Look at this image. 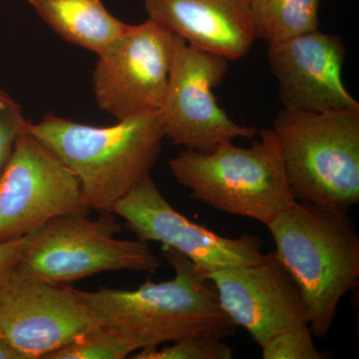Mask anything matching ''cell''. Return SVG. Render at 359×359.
<instances>
[{"label":"cell","mask_w":359,"mask_h":359,"mask_svg":"<svg viewBox=\"0 0 359 359\" xmlns=\"http://www.w3.org/2000/svg\"><path fill=\"white\" fill-rule=\"evenodd\" d=\"M28 131L76 175L85 205L99 212L113 208L150 176L165 134L158 111L138 113L113 126L95 127L47 114Z\"/></svg>","instance_id":"cell-1"},{"label":"cell","mask_w":359,"mask_h":359,"mask_svg":"<svg viewBox=\"0 0 359 359\" xmlns=\"http://www.w3.org/2000/svg\"><path fill=\"white\" fill-rule=\"evenodd\" d=\"M162 259L173 266L172 280H147L136 290L102 287L80 294L102 325L133 337L141 349L192 335L233 337L238 327L224 313L203 271L169 247H163Z\"/></svg>","instance_id":"cell-2"},{"label":"cell","mask_w":359,"mask_h":359,"mask_svg":"<svg viewBox=\"0 0 359 359\" xmlns=\"http://www.w3.org/2000/svg\"><path fill=\"white\" fill-rule=\"evenodd\" d=\"M276 255L302 297L313 337L330 332L359 280V235L346 212L297 201L266 226Z\"/></svg>","instance_id":"cell-3"},{"label":"cell","mask_w":359,"mask_h":359,"mask_svg":"<svg viewBox=\"0 0 359 359\" xmlns=\"http://www.w3.org/2000/svg\"><path fill=\"white\" fill-rule=\"evenodd\" d=\"M257 134L249 147L230 141L208 151L184 149L170 159V172L191 199L266 226L297 200L275 132Z\"/></svg>","instance_id":"cell-4"},{"label":"cell","mask_w":359,"mask_h":359,"mask_svg":"<svg viewBox=\"0 0 359 359\" xmlns=\"http://www.w3.org/2000/svg\"><path fill=\"white\" fill-rule=\"evenodd\" d=\"M275 132L297 201L340 212L359 203V107L278 111Z\"/></svg>","instance_id":"cell-5"},{"label":"cell","mask_w":359,"mask_h":359,"mask_svg":"<svg viewBox=\"0 0 359 359\" xmlns=\"http://www.w3.org/2000/svg\"><path fill=\"white\" fill-rule=\"evenodd\" d=\"M57 217L27 236L18 268L42 280L68 285L81 278L110 271L155 273L162 257L148 242L116 238L121 224L114 212Z\"/></svg>","instance_id":"cell-6"},{"label":"cell","mask_w":359,"mask_h":359,"mask_svg":"<svg viewBox=\"0 0 359 359\" xmlns=\"http://www.w3.org/2000/svg\"><path fill=\"white\" fill-rule=\"evenodd\" d=\"M229 67L228 59L194 48L174 35L166 93L158 111L165 138L188 150L208 151L224 142L257 136L256 127L238 124L217 102L214 89Z\"/></svg>","instance_id":"cell-7"},{"label":"cell","mask_w":359,"mask_h":359,"mask_svg":"<svg viewBox=\"0 0 359 359\" xmlns=\"http://www.w3.org/2000/svg\"><path fill=\"white\" fill-rule=\"evenodd\" d=\"M89 211L76 175L27 126L0 175V243L27 237L57 217Z\"/></svg>","instance_id":"cell-8"},{"label":"cell","mask_w":359,"mask_h":359,"mask_svg":"<svg viewBox=\"0 0 359 359\" xmlns=\"http://www.w3.org/2000/svg\"><path fill=\"white\" fill-rule=\"evenodd\" d=\"M102 323L79 290L28 275L0 276V334L26 359L45 358Z\"/></svg>","instance_id":"cell-9"},{"label":"cell","mask_w":359,"mask_h":359,"mask_svg":"<svg viewBox=\"0 0 359 359\" xmlns=\"http://www.w3.org/2000/svg\"><path fill=\"white\" fill-rule=\"evenodd\" d=\"M174 35L154 21L125 25L99 53L93 87L99 107L117 121L159 111L166 93Z\"/></svg>","instance_id":"cell-10"},{"label":"cell","mask_w":359,"mask_h":359,"mask_svg":"<svg viewBox=\"0 0 359 359\" xmlns=\"http://www.w3.org/2000/svg\"><path fill=\"white\" fill-rule=\"evenodd\" d=\"M112 212L125 219L137 238L177 250L204 275L261 263L266 257L264 242L257 236L224 237L187 218L168 202L151 175L122 198Z\"/></svg>","instance_id":"cell-11"},{"label":"cell","mask_w":359,"mask_h":359,"mask_svg":"<svg viewBox=\"0 0 359 359\" xmlns=\"http://www.w3.org/2000/svg\"><path fill=\"white\" fill-rule=\"evenodd\" d=\"M224 313L262 346L285 330L309 325L301 292L275 252L261 263L205 273Z\"/></svg>","instance_id":"cell-12"},{"label":"cell","mask_w":359,"mask_h":359,"mask_svg":"<svg viewBox=\"0 0 359 359\" xmlns=\"http://www.w3.org/2000/svg\"><path fill=\"white\" fill-rule=\"evenodd\" d=\"M268 58L285 109L320 113L359 107L342 79L346 47L339 35L318 29L269 44Z\"/></svg>","instance_id":"cell-13"},{"label":"cell","mask_w":359,"mask_h":359,"mask_svg":"<svg viewBox=\"0 0 359 359\" xmlns=\"http://www.w3.org/2000/svg\"><path fill=\"white\" fill-rule=\"evenodd\" d=\"M149 20L199 50L228 60L256 41L249 0H144Z\"/></svg>","instance_id":"cell-14"},{"label":"cell","mask_w":359,"mask_h":359,"mask_svg":"<svg viewBox=\"0 0 359 359\" xmlns=\"http://www.w3.org/2000/svg\"><path fill=\"white\" fill-rule=\"evenodd\" d=\"M59 36L98 55L124 29L102 0H28Z\"/></svg>","instance_id":"cell-15"},{"label":"cell","mask_w":359,"mask_h":359,"mask_svg":"<svg viewBox=\"0 0 359 359\" xmlns=\"http://www.w3.org/2000/svg\"><path fill=\"white\" fill-rule=\"evenodd\" d=\"M257 39L269 44L314 32L320 26V0H249Z\"/></svg>","instance_id":"cell-16"},{"label":"cell","mask_w":359,"mask_h":359,"mask_svg":"<svg viewBox=\"0 0 359 359\" xmlns=\"http://www.w3.org/2000/svg\"><path fill=\"white\" fill-rule=\"evenodd\" d=\"M141 346L117 328L102 325L80 335L44 359H125Z\"/></svg>","instance_id":"cell-17"},{"label":"cell","mask_w":359,"mask_h":359,"mask_svg":"<svg viewBox=\"0 0 359 359\" xmlns=\"http://www.w3.org/2000/svg\"><path fill=\"white\" fill-rule=\"evenodd\" d=\"M233 351L215 335L198 334L173 342L170 346L146 347L130 356L132 359H231Z\"/></svg>","instance_id":"cell-18"},{"label":"cell","mask_w":359,"mask_h":359,"mask_svg":"<svg viewBox=\"0 0 359 359\" xmlns=\"http://www.w3.org/2000/svg\"><path fill=\"white\" fill-rule=\"evenodd\" d=\"M309 325L290 328L269 339L261 346L264 359H323L316 348Z\"/></svg>","instance_id":"cell-19"},{"label":"cell","mask_w":359,"mask_h":359,"mask_svg":"<svg viewBox=\"0 0 359 359\" xmlns=\"http://www.w3.org/2000/svg\"><path fill=\"white\" fill-rule=\"evenodd\" d=\"M28 124L20 104L0 88V175L11 158L16 141Z\"/></svg>","instance_id":"cell-20"},{"label":"cell","mask_w":359,"mask_h":359,"mask_svg":"<svg viewBox=\"0 0 359 359\" xmlns=\"http://www.w3.org/2000/svg\"><path fill=\"white\" fill-rule=\"evenodd\" d=\"M27 238L0 243V276L20 263Z\"/></svg>","instance_id":"cell-21"},{"label":"cell","mask_w":359,"mask_h":359,"mask_svg":"<svg viewBox=\"0 0 359 359\" xmlns=\"http://www.w3.org/2000/svg\"><path fill=\"white\" fill-rule=\"evenodd\" d=\"M0 359H26L25 356L4 337H0Z\"/></svg>","instance_id":"cell-22"},{"label":"cell","mask_w":359,"mask_h":359,"mask_svg":"<svg viewBox=\"0 0 359 359\" xmlns=\"http://www.w3.org/2000/svg\"><path fill=\"white\" fill-rule=\"evenodd\" d=\"M0 337H1V334H0Z\"/></svg>","instance_id":"cell-23"}]
</instances>
